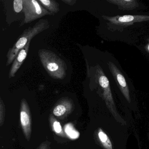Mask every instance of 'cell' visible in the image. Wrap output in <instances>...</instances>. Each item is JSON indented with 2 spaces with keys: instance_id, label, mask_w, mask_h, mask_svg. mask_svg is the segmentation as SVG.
Segmentation results:
<instances>
[{
  "instance_id": "9",
  "label": "cell",
  "mask_w": 149,
  "mask_h": 149,
  "mask_svg": "<svg viewBox=\"0 0 149 149\" xmlns=\"http://www.w3.org/2000/svg\"><path fill=\"white\" fill-rule=\"evenodd\" d=\"M40 2L48 8L50 11L56 13L58 11V7L57 6L58 3L55 1H52L50 0H40Z\"/></svg>"
},
{
  "instance_id": "6",
  "label": "cell",
  "mask_w": 149,
  "mask_h": 149,
  "mask_svg": "<svg viewBox=\"0 0 149 149\" xmlns=\"http://www.w3.org/2000/svg\"><path fill=\"white\" fill-rule=\"evenodd\" d=\"M98 82L100 86L104 90V97L109 102L113 104V98L111 95L109 80L101 71L100 72V76L98 78Z\"/></svg>"
},
{
  "instance_id": "5",
  "label": "cell",
  "mask_w": 149,
  "mask_h": 149,
  "mask_svg": "<svg viewBox=\"0 0 149 149\" xmlns=\"http://www.w3.org/2000/svg\"><path fill=\"white\" fill-rule=\"evenodd\" d=\"M29 43H30V42H28V44L26 45V47L19 51L18 56L15 59L13 64L10 70V73H9V78L15 76V73L18 71L20 67L21 66L22 64L25 61V59L27 55L29 49Z\"/></svg>"
},
{
  "instance_id": "11",
  "label": "cell",
  "mask_w": 149,
  "mask_h": 149,
  "mask_svg": "<svg viewBox=\"0 0 149 149\" xmlns=\"http://www.w3.org/2000/svg\"><path fill=\"white\" fill-rule=\"evenodd\" d=\"M47 70L50 73H55L60 70V67L57 63L55 61L49 62L46 65Z\"/></svg>"
},
{
  "instance_id": "7",
  "label": "cell",
  "mask_w": 149,
  "mask_h": 149,
  "mask_svg": "<svg viewBox=\"0 0 149 149\" xmlns=\"http://www.w3.org/2000/svg\"><path fill=\"white\" fill-rule=\"evenodd\" d=\"M108 2L117 5L123 10H133L138 6L137 2L135 0H111L108 1Z\"/></svg>"
},
{
  "instance_id": "16",
  "label": "cell",
  "mask_w": 149,
  "mask_h": 149,
  "mask_svg": "<svg viewBox=\"0 0 149 149\" xmlns=\"http://www.w3.org/2000/svg\"><path fill=\"white\" fill-rule=\"evenodd\" d=\"M147 50H148V51L149 52V45H148V47H147Z\"/></svg>"
},
{
  "instance_id": "2",
  "label": "cell",
  "mask_w": 149,
  "mask_h": 149,
  "mask_svg": "<svg viewBox=\"0 0 149 149\" xmlns=\"http://www.w3.org/2000/svg\"><path fill=\"white\" fill-rule=\"evenodd\" d=\"M23 6L26 15V21L27 22L39 18L48 13L41 7L38 1L35 0L24 1Z\"/></svg>"
},
{
  "instance_id": "12",
  "label": "cell",
  "mask_w": 149,
  "mask_h": 149,
  "mask_svg": "<svg viewBox=\"0 0 149 149\" xmlns=\"http://www.w3.org/2000/svg\"><path fill=\"white\" fill-rule=\"evenodd\" d=\"M13 5L15 11L17 13H20L23 8V1L22 0H15Z\"/></svg>"
},
{
  "instance_id": "14",
  "label": "cell",
  "mask_w": 149,
  "mask_h": 149,
  "mask_svg": "<svg viewBox=\"0 0 149 149\" xmlns=\"http://www.w3.org/2000/svg\"><path fill=\"white\" fill-rule=\"evenodd\" d=\"M21 121L23 126H26L29 123V119L28 115L24 111L21 112Z\"/></svg>"
},
{
  "instance_id": "8",
  "label": "cell",
  "mask_w": 149,
  "mask_h": 149,
  "mask_svg": "<svg viewBox=\"0 0 149 149\" xmlns=\"http://www.w3.org/2000/svg\"><path fill=\"white\" fill-rule=\"evenodd\" d=\"M98 136L101 142L104 144V147L107 149H112V144L111 141L109 137L104 133L101 130L98 133Z\"/></svg>"
},
{
  "instance_id": "1",
  "label": "cell",
  "mask_w": 149,
  "mask_h": 149,
  "mask_svg": "<svg viewBox=\"0 0 149 149\" xmlns=\"http://www.w3.org/2000/svg\"><path fill=\"white\" fill-rule=\"evenodd\" d=\"M42 26L43 25L42 24L37 23L32 29H29L27 32L24 33V34L22 35V36L18 40L15 46L9 50L7 55V66L12 63L13 61L16 58L19 51L25 47L28 44V42H29L33 37L42 31V28H44Z\"/></svg>"
},
{
  "instance_id": "13",
  "label": "cell",
  "mask_w": 149,
  "mask_h": 149,
  "mask_svg": "<svg viewBox=\"0 0 149 149\" xmlns=\"http://www.w3.org/2000/svg\"><path fill=\"white\" fill-rule=\"evenodd\" d=\"M66 108L62 105H59L56 106L54 111V114L57 116H60L63 115L66 112Z\"/></svg>"
},
{
  "instance_id": "3",
  "label": "cell",
  "mask_w": 149,
  "mask_h": 149,
  "mask_svg": "<svg viewBox=\"0 0 149 149\" xmlns=\"http://www.w3.org/2000/svg\"><path fill=\"white\" fill-rule=\"evenodd\" d=\"M106 19L113 24L120 26H128L135 22L149 21L147 15H125L114 17H106Z\"/></svg>"
},
{
  "instance_id": "15",
  "label": "cell",
  "mask_w": 149,
  "mask_h": 149,
  "mask_svg": "<svg viewBox=\"0 0 149 149\" xmlns=\"http://www.w3.org/2000/svg\"><path fill=\"white\" fill-rule=\"evenodd\" d=\"M54 128L55 130L57 133H60L61 131V127L60 123L58 122H55L54 124Z\"/></svg>"
},
{
  "instance_id": "4",
  "label": "cell",
  "mask_w": 149,
  "mask_h": 149,
  "mask_svg": "<svg viewBox=\"0 0 149 149\" xmlns=\"http://www.w3.org/2000/svg\"><path fill=\"white\" fill-rule=\"evenodd\" d=\"M108 64L111 73L116 81L118 85L120 88L121 91L123 92L125 98L130 102L129 90L124 77L114 63L109 62Z\"/></svg>"
},
{
  "instance_id": "10",
  "label": "cell",
  "mask_w": 149,
  "mask_h": 149,
  "mask_svg": "<svg viewBox=\"0 0 149 149\" xmlns=\"http://www.w3.org/2000/svg\"><path fill=\"white\" fill-rule=\"evenodd\" d=\"M65 131L67 134L71 138L76 139L79 136V132L74 129L71 125L68 124L66 126Z\"/></svg>"
}]
</instances>
